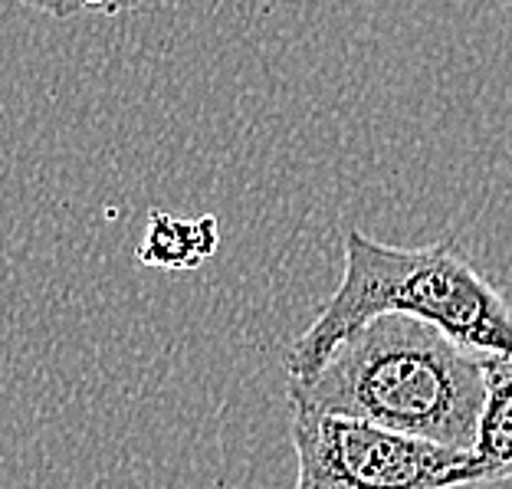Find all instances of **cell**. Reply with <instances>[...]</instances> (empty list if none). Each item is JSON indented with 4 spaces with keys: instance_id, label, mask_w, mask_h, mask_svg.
<instances>
[{
    "instance_id": "6da1fadb",
    "label": "cell",
    "mask_w": 512,
    "mask_h": 489,
    "mask_svg": "<svg viewBox=\"0 0 512 489\" xmlns=\"http://www.w3.org/2000/svg\"><path fill=\"white\" fill-rule=\"evenodd\" d=\"M480 401L483 352L401 312L371 316L309 378L289 381V404L450 450H470Z\"/></svg>"
},
{
    "instance_id": "7a4b0ae2",
    "label": "cell",
    "mask_w": 512,
    "mask_h": 489,
    "mask_svg": "<svg viewBox=\"0 0 512 489\" xmlns=\"http://www.w3.org/2000/svg\"><path fill=\"white\" fill-rule=\"evenodd\" d=\"M381 312L424 319L473 352L512 358V309L457 240L391 247L362 230H345V273L286 352L289 381L309 378L348 332Z\"/></svg>"
},
{
    "instance_id": "3957f363",
    "label": "cell",
    "mask_w": 512,
    "mask_h": 489,
    "mask_svg": "<svg viewBox=\"0 0 512 489\" xmlns=\"http://www.w3.org/2000/svg\"><path fill=\"white\" fill-rule=\"evenodd\" d=\"M293 411L296 489H460L467 450H450L391 430Z\"/></svg>"
},
{
    "instance_id": "277c9868",
    "label": "cell",
    "mask_w": 512,
    "mask_h": 489,
    "mask_svg": "<svg viewBox=\"0 0 512 489\" xmlns=\"http://www.w3.org/2000/svg\"><path fill=\"white\" fill-rule=\"evenodd\" d=\"M463 486L512 480V358L483 352V401L476 414Z\"/></svg>"
},
{
    "instance_id": "5b68a950",
    "label": "cell",
    "mask_w": 512,
    "mask_h": 489,
    "mask_svg": "<svg viewBox=\"0 0 512 489\" xmlns=\"http://www.w3.org/2000/svg\"><path fill=\"white\" fill-rule=\"evenodd\" d=\"M217 217L181 220L165 211H151L145 237L138 243V263L155 270H197L217 253Z\"/></svg>"
},
{
    "instance_id": "8992f818",
    "label": "cell",
    "mask_w": 512,
    "mask_h": 489,
    "mask_svg": "<svg viewBox=\"0 0 512 489\" xmlns=\"http://www.w3.org/2000/svg\"><path fill=\"white\" fill-rule=\"evenodd\" d=\"M20 7H30L37 14L69 20L79 14H99V17H122L128 10L142 7L145 0H14Z\"/></svg>"
}]
</instances>
